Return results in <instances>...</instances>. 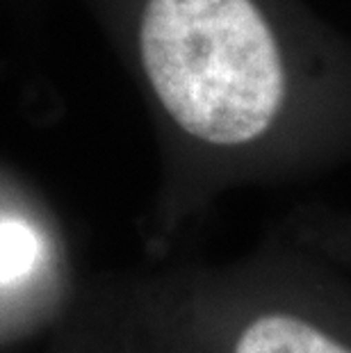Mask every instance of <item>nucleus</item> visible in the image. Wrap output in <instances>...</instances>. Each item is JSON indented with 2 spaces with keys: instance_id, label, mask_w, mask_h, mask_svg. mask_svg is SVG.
Returning <instances> with one entry per match:
<instances>
[{
  "instance_id": "f257e3e1",
  "label": "nucleus",
  "mask_w": 351,
  "mask_h": 353,
  "mask_svg": "<svg viewBox=\"0 0 351 353\" xmlns=\"http://www.w3.org/2000/svg\"><path fill=\"white\" fill-rule=\"evenodd\" d=\"M233 353H351V349L301 314L270 310L246 324Z\"/></svg>"
},
{
  "instance_id": "f03ea898",
  "label": "nucleus",
  "mask_w": 351,
  "mask_h": 353,
  "mask_svg": "<svg viewBox=\"0 0 351 353\" xmlns=\"http://www.w3.org/2000/svg\"><path fill=\"white\" fill-rule=\"evenodd\" d=\"M39 255V239L23 223H0V283L28 274Z\"/></svg>"
}]
</instances>
